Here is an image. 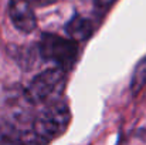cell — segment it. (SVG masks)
<instances>
[{
	"label": "cell",
	"instance_id": "6da1fadb",
	"mask_svg": "<svg viewBox=\"0 0 146 145\" xmlns=\"http://www.w3.org/2000/svg\"><path fill=\"white\" fill-rule=\"evenodd\" d=\"M70 108L62 101H52L36 117L31 127L34 145H48L62 135L70 125Z\"/></svg>",
	"mask_w": 146,
	"mask_h": 145
},
{
	"label": "cell",
	"instance_id": "7a4b0ae2",
	"mask_svg": "<svg viewBox=\"0 0 146 145\" xmlns=\"http://www.w3.org/2000/svg\"><path fill=\"white\" fill-rule=\"evenodd\" d=\"M38 48L44 58L54 61L61 68L70 67L75 61L78 53V47L74 40L55 34H44L40 40Z\"/></svg>",
	"mask_w": 146,
	"mask_h": 145
},
{
	"label": "cell",
	"instance_id": "3957f363",
	"mask_svg": "<svg viewBox=\"0 0 146 145\" xmlns=\"http://www.w3.org/2000/svg\"><path fill=\"white\" fill-rule=\"evenodd\" d=\"M64 78H65V70L61 67L50 68V70L40 73L30 83L26 91L29 101L33 104L47 101L62 87Z\"/></svg>",
	"mask_w": 146,
	"mask_h": 145
},
{
	"label": "cell",
	"instance_id": "277c9868",
	"mask_svg": "<svg viewBox=\"0 0 146 145\" xmlns=\"http://www.w3.org/2000/svg\"><path fill=\"white\" fill-rule=\"evenodd\" d=\"M10 19L16 29L23 33H30L36 29L37 20L30 0H10Z\"/></svg>",
	"mask_w": 146,
	"mask_h": 145
},
{
	"label": "cell",
	"instance_id": "5b68a950",
	"mask_svg": "<svg viewBox=\"0 0 146 145\" xmlns=\"http://www.w3.org/2000/svg\"><path fill=\"white\" fill-rule=\"evenodd\" d=\"M65 30H67V34L71 37V40L82 41V40H87L92 34L94 26H92V23L88 19L77 16L72 20H70V23L67 24Z\"/></svg>",
	"mask_w": 146,
	"mask_h": 145
},
{
	"label": "cell",
	"instance_id": "8992f818",
	"mask_svg": "<svg viewBox=\"0 0 146 145\" xmlns=\"http://www.w3.org/2000/svg\"><path fill=\"white\" fill-rule=\"evenodd\" d=\"M146 84V57L142 58L138 65L135 67V71L132 74L131 80V90L133 94H138Z\"/></svg>",
	"mask_w": 146,
	"mask_h": 145
},
{
	"label": "cell",
	"instance_id": "52a82bcc",
	"mask_svg": "<svg viewBox=\"0 0 146 145\" xmlns=\"http://www.w3.org/2000/svg\"><path fill=\"white\" fill-rule=\"evenodd\" d=\"M0 145H24L20 135L13 130H1L0 131Z\"/></svg>",
	"mask_w": 146,
	"mask_h": 145
},
{
	"label": "cell",
	"instance_id": "ba28073f",
	"mask_svg": "<svg viewBox=\"0 0 146 145\" xmlns=\"http://www.w3.org/2000/svg\"><path fill=\"white\" fill-rule=\"evenodd\" d=\"M115 0H95V4L99 9H108Z\"/></svg>",
	"mask_w": 146,
	"mask_h": 145
},
{
	"label": "cell",
	"instance_id": "9c48e42d",
	"mask_svg": "<svg viewBox=\"0 0 146 145\" xmlns=\"http://www.w3.org/2000/svg\"><path fill=\"white\" fill-rule=\"evenodd\" d=\"M37 3H40V4H48V3H52L54 0H36Z\"/></svg>",
	"mask_w": 146,
	"mask_h": 145
}]
</instances>
